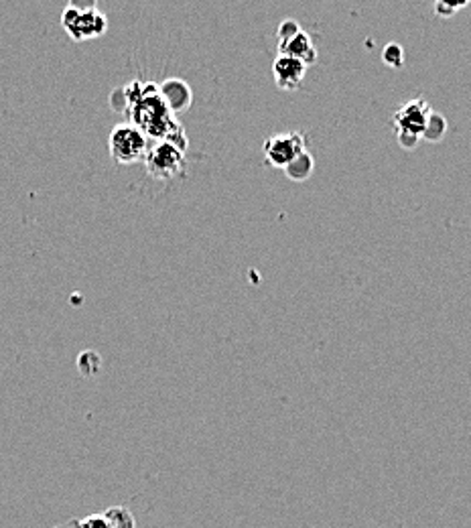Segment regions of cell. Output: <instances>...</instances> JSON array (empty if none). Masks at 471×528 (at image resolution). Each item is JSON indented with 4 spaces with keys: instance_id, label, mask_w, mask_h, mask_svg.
Instances as JSON below:
<instances>
[{
    "instance_id": "3",
    "label": "cell",
    "mask_w": 471,
    "mask_h": 528,
    "mask_svg": "<svg viewBox=\"0 0 471 528\" xmlns=\"http://www.w3.org/2000/svg\"><path fill=\"white\" fill-rule=\"evenodd\" d=\"M108 149L112 161L118 163V165H135V163L145 161L148 138L136 126L125 123L112 128Z\"/></svg>"
},
{
    "instance_id": "5",
    "label": "cell",
    "mask_w": 471,
    "mask_h": 528,
    "mask_svg": "<svg viewBox=\"0 0 471 528\" xmlns=\"http://www.w3.org/2000/svg\"><path fill=\"white\" fill-rule=\"evenodd\" d=\"M305 151H307V136L296 131L270 136L263 144L265 161L270 167L278 169H285L293 159L299 157Z\"/></svg>"
},
{
    "instance_id": "17",
    "label": "cell",
    "mask_w": 471,
    "mask_h": 528,
    "mask_svg": "<svg viewBox=\"0 0 471 528\" xmlns=\"http://www.w3.org/2000/svg\"><path fill=\"white\" fill-rule=\"evenodd\" d=\"M77 528H110V524L102 513V514H90L82 518V521L77 523Z\"/></svg>"
},
{
    "instance_id": "1",
    "label": "cell",
    "mask_w": 471,
    "mask_h": 528,
    "mask_svg": "<svg viewBox=\"0 0 471 528\" xmlns=\"http://www.w3.org/2000/svg\"><path fill=\"white\" fill-rule=\"evenodd\" d=\"M126 100L125 115L130 118L128 125L136 126L146 138H155L159 143H169L185 153L189 138L185 128L165 106L156 84L153 82H130L122 88Z\"/></svg>"
},
{
    "instance_id": "11",
    "label": "cell",
    "mask_w": 471,
    "mask_h": 528,
    "mask_svg": "<svg viewBox=\"0 0 471 528\" xmlns=\"http://www.w3.org/2000/svg\"><path fill=\"white\" fill-rule=\"evenodd\" d=\"M313 167H316V161H313L309 151H305L285 167V173H286V177L293 181H305L311 177Z\"/></svg>"
},
{
    "instance_id": "16",
    "label": "cell",
    "mask_w": 471,
    "mask_h": 528,
    "mask_svg": "<svg viewBox=\"0 0 471 528\" xmlns=\"http://www.w3.org/2000/svg\"><path fill=\"white\" fill-rule=\"evenodd\" d=\"M301 31L299 27V23L293 21V19H285L281 25H278V29H276V37H278V43H283V41H289L291 37H295L296 33Z\"/></svg>"
},
{
    "instance_id": "7",
    "label": "cell",
    "mask_w": 471,
    "mask_h": 528,
    "mask_svg": "<svg viewBox=\"0 0 471 528\" xmlns=\"http://www.w3.org/2000/svg\"><path fill=\"white\" fill-rule=\"evenodd\" d=\"M156 90H159L163 104L167 106L173 116L187 112L191 108V104H194V90H191V85L185 80H181V77H167L165 82L156 84Z\"/></svg>"
},
{
    "instance_id": "19",
    "label": "cell",
    "mask_w": 471,
    "mask_h": 528,
    "mask_svg": "<svg viewBox=\"0 0 471 528\" xmlns=\"http://www.w3.org/2000/svg\"><path fill=\"white\" fill-rule=\"evenodd\" d=\"M110 106L115 108L116 112H125L126 110V100H125V92H122V88L115 90L110 94Z\"/></svg>"
},
{
    "instance_id": "9",
    "label": "cell",
    "mask_w": 471,
    "mask_h": 528,
    "mask_svg": "<svg viewBox=\"0 0 471 528\" xmlns=\"http://www.w3.org/2000/svg\"><path fill=\"white\" fill-rule=\"evenodd\" d=\"M278 55L293 57L296 59V62H301L303 65L309 67L317 62V47H316V43H313L311 35L301 29L289 41L278 43Z\"/></svg>"
},
{
    "instance_id": "14",
    "label": "cell",
    "mask_w": 471,
    "mask_h": 528,
    "mask_svg": "<svg viewBox=\"0 0 471 528\" xmlns=\"http://www.w3.org/2000/svg\"><path fill=\"white\" fill-rule=\"evenodd\" d=\"M100 356L95 352L88 350V352H84L80 354V360H77V368H80L85 376H92L94 372H98L100 370Z\"/></svg>"
},
{
    "instance_id": "12",
    "label": "cell",
    "mask_w": 471,
    "mask_h": 528,
    "mask_svg": "<svg viewBox=\"0 0 471 528\" xmlns=\"http://www.w3.org/2000/svg\"><path fill=\"white\" fill-rule=\"evenodd\" d=\"M104 516H106L110 528H135V516L125 506H112Z\"/></svg>"
},
{
    "instance_id": "13",
    "label": "cell",
    "mask_w": 471,
    "mask_h": 528,
    "mask_svg": "<svg viewBox=\"0 0 471 528\" xmlns=\"http://www.w3.org/2000/svg\"><path fill=\"white\" fill-rule=\"evenodd\" d=\"M382 62L386 64L388 67H403L405 64V49L398 45V43H388L386 47L382 51Z\"/></svg>"
},
{
    "instance_id": "8",
    "label": "cell",
    "mask_w": 471,
    "mask_h": 528,
    "mask_svg": "<svg viewBox=\"0 0 471 528\" xmlns=\"http://www.w3.org/2000/svg\"><path fill=\"white\" fill-rule=\"evenodd\" d=\"M307 65H303L301 62H296L293 57L278 55L273 62V75L275 84L285 92H295L301 88V84L305 80V74H307Z\"/></svg>"
},
{
    "instance_id": "18",
    "label": "cell",
    "mask_w": 471,
    "mask_h": 528,
    "mask_svg": "<svg viewBox=\"0 0 471 528\" xmlns=\"http://www.w3.org/2000/svg\"><path fill=\"white\" fill-rule=\"evenodd\" d=\"M396 141L405 151H415L421 138L415 136V134H408V133H396Z\"/></svg>"
},
{
    "instance_id": "15",
    "label": "cell",
    "mask_w": 471,
    "mask_h": 528,
    "mask_svg": "<svg viewBox=\"0 0 471 528\" xmlns=\"http://www.w3.org/2000/svg\"><path fill=\"white\" fill-rule=\"evenodd\" d=\"M467 5H469V0H461V3H447V0H439V3L435 5V13L443 16V19H447V16H453Z\"/></svg>"
},
{
    "instance_id": "4",
    "label": "cell",
    "mask_w": 471,
    "mask_h": 528,
    "mask_svg": "<svg viewBox=\"0 0 471 528\" xmlns=\"http://www.w3.org/2000/svg\"><path fill=\"white\" fill-rule=\"evenodd\" d=\"M146 173L155 179L169 181L177 175L185 173V153L179 151L177 146L169 143H156L155 146H148L146 157H145Z\"/></svg>"
},
{
    "instance_id": "6",
    "label": "cell",
    "mask_w": 471,
    "mask_h": 528,
    "mask_svg": "<svg viewBox=\"0 0 471 528\" xmlns=\"http://www.w3.org/2000/svg\"><path fill=\"white\" fill-rule=\"evenodd\" d=\"M433 112L431 104L425 98H415L411 102H406L400 106L395 116H392V125H395L396 133H408L421 138L426 120Z\"/></svg>"
},
{
    "instance_id": "10",
    "label": "cell",
    "mask_w": 471,
    "mask_h": 528,
    "mask_svg": "<svg viewBox=\"0 0 471 528\" xmlns=\"http://www.w3.org/2000/svg\"><path fill=\"white\" fill-rule=\"evenodd\" d=\"M445 134H447V118H445L443 115H439V112L433 110L431 115H429V120H426L421 138L426 143H431V144H437V143L443 141Z\"/></svg>"
},
{
    "instance_id": "2",
    "label": "cell",
    "mask_w": 471,
    "mask_h": 528,
    "mask_svg": "<svg viewBox=\"0 0 471 528\" xmlns=\"http://www.w3.org/2000/svg\"><path fill=\"white\" fill-rule=\"evenodd\" d=\"M61 25L74 41H88L102 37L108 31V19L98 6L67 5L61 13Z\"/></svg>"
}]
</instances>
